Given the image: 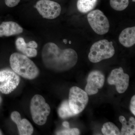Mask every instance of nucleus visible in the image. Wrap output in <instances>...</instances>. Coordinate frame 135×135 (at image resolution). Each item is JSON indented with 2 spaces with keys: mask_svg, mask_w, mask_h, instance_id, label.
Masks as SVG:
<instances>
[{
  "mask_svg": "<svg viewBox=\"0 0 135 135\" xmlns=\"http://www.w3.org/2000/svg\"><path fill=\"white\" fill-rule=\"evenodd\" d=\"M42 59L47 68L60 72L73 68L77 64L78 56L73 49L61 50L55 44L49 42L44 46Z\"/></svg>",
  "mask_w": 135,
  "mask_h": 135,
  "instance_id": "f257e3e1",
  "label": "nucleus"
},
{
  "mask_svg": "<svg viewBox=\"0 0 135 135\" xmlns=\"http://www.w3.org/2000/svg\"><path fill=\"white\" fill-rule=\"evenodd\" d=\"M9 63L12 70L25 79H34L40 74V70L35 64L25 55L13 53L10 57Z\"/></svg>",
  "mask_w": 135,
  "mask_h": 135,
  "instance_id": "f03ea898",
  "label": "nucleus"
},
{
  "mask_svg": "<svg viewBox=\"0 0 135 135\" xmlns=\"http://www.w3.org/2000/svg\"><path fill=\"white\" fill-rule=\"evenodd\" d=\"M30 111L32 119L35 123L43 126L46 123L51 109L46 100L41 95H35L31 100Z\"/></svg>",
  "mask_w": 135,
  "mask_h": 135,
  "instance_id": "7ed1b4c3",
  "label": "nucleus"
},
{
  "mask_svg": "<svg viewBox=\"0 0 135 135\" xmlns=\"http://www.w3.org/2000/svg\"><path fill=\"white\" fill-rule=\"evenodd\" d=\"M115 53L112 42L102 40L94 43L91 46L88 58L90 62L98 63L111 58Z\"/></svg>",
  "mask_w": 135,
  "mask_h": 135,
  "instance_id": "20e7f679",
  "label": "nucleus"
},
{
  "mask_svg": "<svg viewBox=\"0 0 135 135\" xmlns=\"http://www.w3.org/2000/svg\"><path fill=\"white\" fill-rule=\"evenodd\" d=\"M89 101L86 92L77 86L72 87L69 92V102L70 109L74 113H80L85 109Z\"/></svg>",
  "mask_w": 135,
  "mask_h": 135,
  "instance_id": "39448f33",
  "label": "nucleus"
},
{
  "mask_svg": "<svg viewBox=\"0 0 135 135\" xmlns=\"http://www.w3.org/2000/svg\"><path fill=\"white\" fill-rule=\"evenodd\" d=\"M89 23L94 32L100 35L109 32L110 24L107 17L102 11L97 9L92 11L87 16Z\"/></svg>",
  "mask_w": 135,
  "mask_h": 135,
  "instance_id": "423d86ee",
  "label": "nucleus"
},
{
  "mask_svg": "<svg viewBox=\"0 0 135 135\" xmlns=\"http://www.w3.org/2000/svg\"><path fill=\"white\" fill-rule=\"evenodd\" d=\"M20 78L13 70L8 69L0 70V92L9 94L19 85Z\"/></svg>",
  "mask_w": 135,
  "mask_h": 135,
  "instance_id": "0eeeda50",
  "label": "nucleus"
},
{
  "mask_svg": "<svg viewBox=\"0 0 135 135\" xmlns=\"http://www.w3.org/2000/svg\"><path fill=\"white\" fill-rule=\"evenodd\" d=\"M36 8L42 17L47 19L56 18L61 11L60 5L50 0H40L36 3Z\"/></svg>",
  "mask_w": 135,
  "mask_h": 135,
  "instance_id": "6e6552de",
  "label": "nucleus"
},
{
  "mask_svg": "<svg viewBox=\"0 0 135 135\" xmlns=\"http://www.w3.org/2000/svg\"><path fill=\"white\" fill-rule=\"evenodd\" d=\"M129 81V76L124 73L122 67L113 70L107 79L109 84L115 85L117 92L120 94L124 93L127 89Z\"/></svg>",
  "mask_w": 135,
  "mask_h": 135,
  "instance_id": "1a4fd4ad",
  "label": "nucleus"
},
{
  "mask_svg": "<svg viewBox=\"0 0 135 135\" xmlns=\"http://www.w3.org/2000/svg\"><path fill=\"white\" fill-rule=\"evenodd\" d=\"M105 76L100 71L94 70L90 73L87 79L85 92L88 95H95L98 92V89L103 86Z\"/></svg>",
  "mask_w": 135,
  "mask_h": 135,
  "instance_id": "9d476101",
  "label": "nucleus"
},
{
  "mask_svg": "<svg viewBox=\"0 0 135 135\" xmlns=\"http://www.w3.org/2000/svg\"><path fill=\"white\" fill-rule=\"evenodd\" d=\"M11 118L16 124L20 135H31L33 134L34 129L31 123L26 119H22L21 115L18 112H12L11 115Z\"/></svg>",
  "mask_w": 135,
  "mask_h": 135,
  "instance_id": "9b49d317",
  "label": "nucleus"
},
{
  "mask_svg": "<svg viewBox=\"0 0 135 135\" xmlns=\"http://www.w3.org/2000/svg\"><path fill=\"white\" fill-rule=\"evenodd\" d=\"M17 49L28 57H35L37 55L38 44L35 41L26 43L23 38H18L16 42Z\"/></svg>",
  "mask_w": 135,
  "mask_h": 135,
  "instance_id": "f8f14e48",
  "label": "nucleus"
},
{
  "mask_svg": "<svg viewBox=\"0 0 135 135\" xmlns=\"http://www.w3.org/2000/svg\"><path fill=\"white\" fill-rule=\"evenodd\" d=\"M23 32V28L16 22H5L0 25V37L18 35Z\"/></svg>",
  "mask_w": 135,
  "mask_h": 135,
  "instance_id": "ddd939ff",
  "label": "nucleus"
},
{
  "mask_svg": "<svg viewBox=\"0 0 135 135\" xmlns=\"http://www.w3.org/2000/svg\"><path fill=\"white\" fill-rule=\"evenodd\" d=\"M119 41L126 47H130L135 44V27H128L121 32L119 37Z\"/></svg>",
  "mask_w": 135,
  "mask_h": 135,
  "instance_id": "4468645a",
  "label": "nucleus"
},
{
  "mask_svg": "<svg viewBox=\"0 0 135 135\" xmlns=\"http://www.w3.org/2000/svg\"><path fill=\"white\" fill-rule=\"evenodd\" d=\"M119 120L122 124L121 135H133L135 134V119L133 117H131L128 121L126 120L124 116H120Z\"/></svg>",
  "mask_w": 135,
  "mask_h": 135,
  "instance_id": "2eb2a0df",
  "label": "nucleus"
},
{
  "mask_svg": "<svg viewBox=\"0 0 135 135\" xmlns=\"http://www.w3.org/2000/svg\"><path fill=\"white\" fill-rule=\"evenodd\" d=\"M98 0H78L77 8L82 13H86L94 9L96 6Z\"/></svg>",
  "mask_w": 135,
  "mask_h": 135,
  "instance_id": "dca6fc26",
  "label": "nucleus"
},
{
  "mask_svg": "<svg viewBox=\"0 0 135 135\" xmlns=\"http://www.w3.org/2000/svg\"><path fill=\"white\" fill-rule=\"evenodd\" d=\"M59 116L62 119H66L76 116L70 109L68 100H65L61 104L58 109Z\"/></svg>",
  "mask_w": 135,
  "mask_h": 135,
  "instance_id": "f3484780",
  "label": "nucleus"
},
{
  "mask_svg": "<svg viewBox=\"0 0 135 135\" xmlns=\"http://www.w3.org/2000/svg\"><path fill=\"white\" fill-rule=\"evenodd\" d=\"M101 131L104 135H121L119 128L114 123L111 122L105 123L103 126Z\"/></svg>",
  "mask_w": 135,
  "mask_h": 135,
  "instance_id": "a211bd4d",
  "label": "nucleus"
},
{
  "mask_svg": "<svg viewBox=\"0 0 135 135\" xmlns=\"http://www.w3.org/2000/svg\"><path fill=\"white\" fill-rule=\"evenodd\" d=\"M135 2V0H132ZM110 5L114 9L118 11H122L127 7L129 0H110Z\"/></svg>",
  "mask_w": 135,
  "mask_h": 135,
  "instance_id": "6ab92c4d",
  "label": "nucleus"
},
{
  "mask_svg": "<svg viewBox=\"0 0 135 135\" xmlns=\"http://www.w3.org/2000/svg\"><path fill=\"white\" fill-rule=\"evenodd\" d=\"M57 135H78L80 134V131L76 128L69 129L59 131L56 133Z\"/></svg>",
  "mask_w": 135,
  "mask_h": 135,
  "instance_id": "aec40b11",
  "label": "nucleus"
},
{
  "mask_svg": "<svg viewBox=\"0 0 135 135\" xmlns=\"http://www.w3.org/2000/svg\"><path fill=\"white\" fill-rule=\"evenodd\" d=\"M6 5L9 7H13L19 3L20 0H5Z\"/></svg>",
  "mask_w": 135,
  "mask_h": 135,
  "instance_id": "412c9836",
  "label": "nucleus"
},
{
  "mask_svg": "<svg viewBox=\"0 0 135 135\" xmlns=\"http://www.w3.org/2000/svg\"><path fill=\"white\" fill-rule=\"evenodd\" d=\"M130 110L131 112L135 115V95H134L131 98L130 104Z\"/></svg>",
  "mask_w": 135,
  "mask_h": 135,
  "instance_id": "4be33fe9",
  "label": "nucleus"
},
{
  "mask_svg": "<svg viewBox=\"0 0 135 135\" xmlns=\"http://www.w3.org/2000/svg\"><path fill=\"white\" fill-rule=\"evenodd\" d=\"M62 125L65 127L69 128V123L67 122H64L62 123Z\"/></svg>",
  "mask_w": 135,
  "mask_h": 135,
  "instance_id": "5701e85b",
  "label": "nucleus"
},
{
  "mask_svg": "<svg viewBox=\"0 0 135 135\" xmlns=\"http://www.w3.org/2000/svg\"><path fill=\"white\" fill-rule=\"evenodd\" d=\"M63 41H64V42L65 44H66L67 42V40H63Z\"/></svg>",
  "mask_w": 135,
  "mask_h": 135,
  "instance_id": "b1692460",
  "label": "nucleus"
},
{
  "mask_svg": "<svg viewBox=\"0 0 135 135\" xmlns=\"http://www.w3.org/2000/svg\"><path fill=\"white\" fill-rule=\"evenodd\" d=\"M3 135L2 132L1 130L0 129V135Z\"/></svg>",
  "mask_w": 135,
  "mask_h": 135,
  "instance_id": "393cba45",
  "label": "nucleus"
}]
</instances>
